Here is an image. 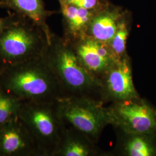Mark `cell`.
<instances>
[{"instance_id": "3", "label": "cell", "mask_w": 156, "mask_h": 156, "mask_svg": "<svg viewBox=\"0 0 156 156\" xmlns=\"http://www.w3.org/2000/svg\"><path fill=\"white\" fill-rule=\"evenodd\" d=\"M50 38L42 28L19 15L15 22L0 34V66L42 57Z\"/></svg>"}, {"instance_id": "12", "label": "cell", "mask_w": 156, "mask_h": 156, "mask_svg": "<svg viewBox=\"0 0 156 156\" xmlns=\"http://www.w3.org/2000/svg\"><path fill=\"white\" fill-rule=\"evenodd\" d=\"M60 12L62 17V38L72 44L87 36L90 23L97 14L71 3L60 5Z\"/></svg>"}, {"instance_id": "17", "label": "cell", "mask_w": 156, "mask_h": 156, "mask_svg": "<svg viewBox=\"0 0 156 156\" xmlns=\"http://www.w3.org/2000/svg\"><path fill=\"white\" fill-rule=\"evenodd\" d=\"M71 3L97 13L105 10L112 4L108 0H73Z\"/></svg>"}, {"instance_id": "7", "label": "cell", "mask_w": 156, "mask_h": 156, "mask_svg": "<svg viewBox=\"0 0 156 156\" xmlns=\"http://www.w3.org/2000/svg\"><path fill=\"white\" fill-rule=\"evenodd\" d=\"M100 82L104 104L140 97L133 82L132 62L128 55L116 62Z\"/></svg>"}, {"instance_id": "18", "label": "cell", "mask_w": 156, "mask_h": 156, "mask_svg": "<svg viewBox=\"0 0 156 156\" xmlns=\"http://www.w3.org/2000/svg\"><path fill=\"white\" fill-rule=\"evenodd\" d=\"M19 17V15L13 12H9V15L6 16L0 17V34L15 22Z\"/></svg>"}, {"instance_id": "4", "label": "cell", "mask_w": 156, "mask_h": 156, "mask_svg": "<svg viewBox=\"0 0 156 156\" xmlns=\"http://www.w3.org/2000/svg\"><path fill=\"white\" fill-rule=\"evenodd\" d=\"M57 101L23 102L19 114L18 118L33 137L41 156H53L64 128Z\"/></svg>"}, {"instance_id": "19", "label": "cell", "mask_w": 156, "mask_h": 156, "mask_svg": "<svg viewBox=\"0 0 156 156\" xmlns=\"http://www.w3.org/2000/svg\"><path fill=\"white\" fill-rule=\"evenodd\" d=\"M73 0H58L60 5H63V4H69L71 3L72 1Z\"/></svg>"}, {"instance_id": "20", "label": "cell", "mask_w": 156, "mask_h": 156, "mask_svg": "<svg viewBox=\"0 0 156 156\" xmlns=\"http://www.w3.org/2000/svg\"><path fill=\"white\" fill-rule=\"evenodd\" d=\"M1 67L0 66V73H1Z\"/></svg>"}, {"instance_id": "16", "label": "cell", "mask_w": 156, "mask_h": 156, "mask_svg": "<svg viewBox=\"0 0 156 156\" xmlns=\"http://www.w3.org/2000/svg\"><path fill=\"white\" fill-rule=\"evenodd\" d=\"M23 101L0 89V124L18 119Z\"/></svg>"}, {"instance_id": "5", "label": "cell", "mask_w": 156, "mask_h": 156, "mask_svg": "<svg viewBox=\"0 0 156 156\" xmlns=\"http://www.w3.org/2000/svg\"><path fill=\"white\" fill-rule=\"evenodd\" d=\"M58 112L65 126L82 133L97 144L104 128L111 125L108 106L100 101L87 98H60Z\"/></svg>"}, {"instance_id": "10", "label": "cell", "mask_w": 156, "mask_h": 156, "mask_svg": "<svg viewBox=\"0 0 156 156\" xmlns=\"http://www.w3.org/2000/svg\"><path fill=\"white\" fill-rule=\"evenodd\" d=\"M116 142L108 156H156V134H135L114 128Z\"/></svg>"}, {"instance_id": "8", "label": "cell", "mask_w": 156, "mask_h": 156, "mask_svg": "<svg viewBox=\"0 0 156 156\" xmlns=\"http://www.w3.org/2000/svg\"><path fill=\"white\" fill-rule=\"evenodd\" d=\"M72 45L81 64L98 81L117 62L108 44L89 36L84 37Z\"/></svg>"}, {"instance_id": "2", "label": "cell", "mask_w": 156, "mask_h": 156, "mask_svg": "<svg viewBox=\"0 0 156 156\" xmlns=\"http://www.w3.org/2000/svg\"><path fill=\"white\" fill-rule=\"evenodd\" d=\"M1 67L0 89L23 102H49L62 98L56 79L42 56Z\"/></svg>"}, {"instance_id": "13", "label": "cell", "mask_w": 156, "mask_h": 156, "mask_svg": "<svg viewBox=\"0 0 156 156\" xmlns=\"http://www.w3.org/2000/svg\"><path fill=\"white\" fill-rule=\"evenodd\" d=\"M128 11L111 4L97 13L90 23L87 35L108 44L117 31L119 24Z\"/></svg>"}, {"instance_id": "1", "label": "cell", "mask_w": 156, "mask_h": 156, "mask_svg": "<svg viewBox=\"0 0 156 156\" xmlns=\"http://www.w3.org/2000/svg\"><path fill=\"white\" fill-rule=\"evenodd\" d=\"M42 58L56 79L61 98H87L102 101L100 81L86 70L73 45L62 37L52 32Z\"/></svg>"}, {"instance_id": "9", "label": "cell", "mask_w": 156, "mask_h": 156, "mask_svg": "<svg viewBox=\"0 0 156 156\" xmlns=\"http://www.w3.org/2000/svg\"><path fill=\"white\" fill-rule=\"evenodd\" d=\"M0 156H41L33 137L19 118L0 124Z\"/></svg>"}, {"instance_id": "14", "label": "cell", "mask_w": 156, "mask_h": 156, "mask_svg": "<svg viewBox=\"0 0 156 156\" xmlns=\"http://www.w3.org/2000/svg\"><path fill=\"white\" fill-rule=\"evenodd\" d=\"M0 8L26 17L42 28L48 37L52 31L47 24L48 19L57 13L45 8L44 0H0Z\"/></svg>"}, {"instance_id": "6", "label": "cell", "mask_w": 156, "mask_h": 156, "mask_svg": "<svg viewBox=\"0 0 156 156\" xmlns=\"http://www.w3.org/2000/svg\"><path fill=\"white\" fill-rule=\"evenodd\" d=\"M112 126L135 134H156V111L140 97L112 103L108 106Z\"/></svg>"}, {"instance_id": "15", "label": "cell", "mask_w": 156, "mask_h": 156, "mask_svg": "<svg viewBox=\"0 0 156 156\" xmlns=\"http://www.w3.org/2000/svg\"><path fill=\"white\" fill-rule=\"evenodd\" d=\"M131 24L132 15L128 11L120 23L113 38L108 43L112 52L117 61L128 55L127 44L131 28Z\"/></svg>"}, {"instance_id": "11", "label": "cell", "mask_w": 156, "mask_h": 156, "mask_svg": "<svg viewBox=\"0 0 156 156\" xmlns=\"http://www.w3.org/2000/svg\"><path fill=\"white\" fill-rule=\"evenodd\" d=\"M53 156H108L97 144L74 128L64 125Z\"/></svg>"}]
</instances>
